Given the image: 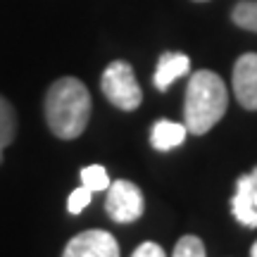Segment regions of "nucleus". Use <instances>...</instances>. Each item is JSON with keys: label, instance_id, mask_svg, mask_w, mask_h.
Listing matches in <instances>:
<instances>
[{"label": "nucleus", "instance_id": "f257e3e1", "mask_svg": "<svg viewBox=\"0 0 257 257\" xmlns=\"http://www.w3.org/2000/svg\"><path fill=\"white\" fill-rule=\"evenodd\" d=\"M91 117V93L79 79L64 76L48 88L46 119L57 138L72 141L81 136Z\"/></svg>", "mask_w": 257, "mask_h": 257}, {"label": "nucleus", "instance_id": "f03ea898", "mask_svg": "<svg viewBox=\"0 0 257 257\" xmlns=\"http://www.w3.org/2000/svg\"><path fill=\"white\" fill-rule=\"evenodd\" d=\"M226 105H229V93L217 74L210 69L193 72L188 79V88H186L184 126L195 136L207 134L224 117Z\"/></svg>", "mask_w": 257, "mask_h": 257}, {"label": "nucleus", "instance_id": "7ed1b4c3", "mask_svg": "<svg viewBox=\"0 0 257 257\" xmlns=\"http://www.w3.org/2000/svg\"><path fill=\"white\" fill-rule=\"evenodd\" d=\"M100 86L105 98L119 110H136L143 100V91L136 81V74L131 69V64L124 60H114L107 64V69L102 72Z\"/></svg>", "mask_w": 257, "mask_h": 257}, {"label": "nucleus", "instance_id": "20e7f679", "mask_svg": "<svg viewBox=\"0 0 257 257\" xmlns=\"http://www.w3.org/2000/svg\"><path fill=\"white\" fill-rule=\"evenodd\" d=\"M107 188L110 191H107L105 210L117 224H131V221H136L143 214L146 202H143V193H141V188L136 184L119 179V181L110 184Z\"/></svg>", "mask_w": 257, "mask_h": 257}, {"label": "nucleus", "instance_id": "39448f33", "mask_svg": "<svg viewBox=\"0 0 257 257\" xmlns=\"http://www.w3.org/2000/svg\"><path fill=\"white\" fill-rule=\"evenodd\" d=\"M62 257H119V245L112 233L91 229L74 236L67 243Z\"/></svg>", "mask_w": 257, "mask_h": 257}, {"label": "nucleus", "instance_id": "423d86ee", "mask_svg": "<svg viewBox=\"0 0 257 257\" xmlns=\"http://www.w3.org/2000/svg\"><path fill=\"white\" fill-rule=\"evenodd\" d=\"M231 212L243 226L248 229L257 226V167L236 181V193L231 198Z\"/></svg>", "mask_w": 257, "mask_h": 257}, {"label": "nucleus", "instance_id": "0eeeda50", "mask_svg": "<svg viewBox=\"0 0 257 257\" xmlns=\"http://www.w3.org/2000/svg\"><path fill=\"white\" fill-rule=\"evenodd\" d=\"M233 93L245 110H257V55L245 53L233 67Z\"/></svg>", "mask_w": 257, "mask_h": 257}, {"label": "nucleus", "instance_id": "6e6552de", "mask_svg": "<svg viewBox=\"0 0 257 257\" xmlns=\"http://www.w3.org/2000/svg\"><path fill=\"white\" fill-rule=\"evenodd\" d=\"M191 72V60L184 55V53H165V55L157 60L155 67V88L157 91H167L176 79H181Z\"/></svg>", "mask_w": 257, "mask_h": 257}, {"label": "nucleus", "instance_id": "1a4fd4ad", "mask_svg": "<svg viewBox=\"0 0 257 257\" xmlns=\"http://www.w3.org/2000/svg\"><path fill=\"white\" fill-rule=\"evenodd\" d=\"M186 134L188 128L184 124H176V121L169 119H160L153 124V131H150V141H153V148L155 150H172V148L181 146L186 141Z\"/></svg>", "mask_w": 257, "mask_h": 257}, {"label": "nucleus", "instance_id": "9d476101", "mask_svg": "<svg viewBox=\"0 0 257 257\" xmlns=\"http://www.w3.org/2000/svg\"><path fill=\"white\" fill-rule=\"evenodd\" d=\"M12 138H15V110L0 95V162H3V153L12 143Z\"/></svg>", "mask_w": 257, "mask_h": 257}, {"label": "nucleus", "instance_id": "9b49d317", "mask_svg": "<svg viewBox=\"0 0 257 257\" xmlns=\"http://www.w3.org/2000/svg\"><path fill=\"white\" fill-rule=\"evenodd\" d=\"M231 19L240 29H248V31L257 34V0H240L231 12Z\"/></svg>", "mask_w": 257, "mask_h": 257}, {"label": "nucleus", "instance_id": "f8f14e48", "mask_svg": "<svg viewBox=\"0 0 257 257\" xmlns=\"http://www.w3.org/2000/svg\"><path fill=\"white\" fill-rule=\"evenodd\" d=\"M81 184L86 188H91L93 193L95 191H107L110 186V176L105 172L102 165H91V167H83L81 169Z\"/></svg>", "mask_w": 257, "mask_h": 257}, {"label": "nucleus", "instance_id": "ddd939ff", "mask_svg": "<svg viewBox=\"0 0 257 257\" xmlns=\"http://www.w3.org/2000/svg\"><path fill=\"white\" fill-rule=\"evenodd\" d=\"M172 257H207V252H205V245L198 236H184L176 243Z\"/></svg>", "mask_w": 257, "mask_h": 257}, {"label": "nucleus", "instance_id": "4468645a", "mask_svg": "<svg viewBox=\"0 0 257 257\" xmlns=\"http://www.w3.org/2000/svg\"><path fill=\"white\" fill-rule=\"evenodd\" d=\"M91 200H93V191L86 188V186H81V188L72 191L69 200H67V210L72 212V214H79V212H83L86 205H91Z\"/></svg>", "mask_w": 257, "mask_h": 257}, {"label": "nucleus", "instance_id": "2eb2a0df", "mask_svg": "<svg viewBox=\"0 0 257 257\" xmlns=\"http://www.w3.org/2000/svg\"><path fill=\"white\" fill-rule=\"evenodd\" d=\"M131 257H167V255L157 243H150V240H148V243H141V245L134 250V255Z\"/></svg>", "mask_w": 257, "mask_h": 257}, {"label": "nucleus", "instance_id": "dca6fc26", "mask_svg": "<svg viewBox=\"0 0 257 257\" xmlns=\"http://www.w3.org/2000/svg\"><path fill=\"white\" fill-rule=\"evenodd\" d=\"M250 257H257V243L252 245V250H250Z\"/></svg>", "mask_w": 257, "mask_h": 257}, {"label": "nucleus", "instance_id": "f3484780", "mask_svg": "<svg viewBox=\"0 0 257 257\" xmlns=\"http://www.w3.org/2000/svg\"><path fill=\"white\" fill-rule=\"evenodd\" d=\"M198 3H207V0H198Z\"/></svg>", "mask_w": 257, "mask_h": 257}]
</instances>
